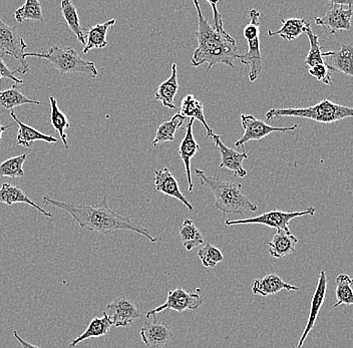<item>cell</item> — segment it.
Here are the masks:
<instances>
[{"instance_id":"obj_1","label":"cell","mask_w":353,"mask_h":348,"mask_svg":"<svg viewBox=\"0 0 353 348\" xmlns=\"http://www.w3.org/2000/svg\"><path fill=\"white\" fill-rule=\"evenodd\" d=\"M213 10V23L204 19L201 12L200 3L194 0V6L198 12V48L194 52L191 63L198 68L208 63L206 72L216 65H226L234 68V61L239 59L236 41L225 30L222 15L217 8L218 2L208 1Z\"/></svg>"},{"instance_id":"obj_2","label":"cell","mask_w":353,"mask_h":348,"mask_svg":"<svg viewBox=\"0 0 353 348\" xmlns=\"http://www.w3.org/2000/svg\"><path fill=\"white\" fill-rule=\"evenodd\" d=\"M43 204L57 207L65 211L72 217V220L79 225L83 230L98 232L107 235L114 231H132L139 233L150 240L157 242V238L152 236L147 229L142 228L134 223L129 217H125L114 212L108 204V196L105 195L101 202L97 205H77L63 201H57L48 196H44Z\"/></svg>"},{"instance_id":"obj_3","label":"cell","mask_w":353,"mask_h":348,"mask_svg":"<svg viewBox=\"0 0 353 348\" xmlns=\"http://www.w3.org/2000/svg\"><path fill=\"white\" fill-rule=\"evenodd\" d=\"M201 183L208 187L215 196L216 209L224 214L256 212L258 207L245 196L240 183L228 182L219 178L208 177L202 170L195 169Z\"/></svg>"},{"instance_id":"obj_4","label":"cell","mask_w":353,"mask_h":348,"mask_svg":"<svg viewBox=\"0 0 353 348\" xmlns=\"http://www.w3.org/2000/svg\"><path fill=\"white\" fill-rule=\"evenodd\" d=\"M281 116H294V118L308 119L315 122L330 124L339 122L344 119L353 118V108L337 105L328 100H323L304 109H272L266 112L265 118L267 121L273 120Z\"/></svg>"},{"instance_id":"obj_5","label":"cell","mask_w":353,"mask_h":348,"mask_svg":"<svg viewBox=\"0 0 353 348\" xmlns=\"http://www.w3.org/2000/svg\"><path fill=\"white\" fill-rule=\"evenodd\" d=\"M24 57L46 59L57 68L61 76L68 74H85L92 78H97L99 76L96 63L94 61L83 59L70 46L61 48L57 45H50L48 50H43L41 52H26Z\"/></svg>"},{"instance_id":"obj_6","label":"cell","mask_w":353,"mask_h":348,"mask_svg":"<svg viewBox=\"0 0 353 348\" xmlns=\"http://www.w3.org/2000/svg\"><path fill=\"white\" fill-rule=\"evenodd\" d=\"M353 1H330V8L324 17H314L315 23L327 34L352 30Z\"/></svg>"},{"instance_id":"obj_7","label":"cell","mask_w":353,"mask_h":348,"mask_svg":"<svg viewBox=\"0 0 353 348\" xmlns=\"http://www.w3.org/2000/svg\"><path fill=\"white\" fill-rule=\"evenodd\" d=\"M28 48L26 41L22 39L17 26H10L4 23L0 17V50H2V57L8 54L13 59L19 61L21 67L17 68V74H26L30 70L28 68L26 52L24 50Z\"/></svg>"},{"instance_id":"obj_8","label":"cell","mask_w":353,"mask_h":348,"mask_svg":"<svg viewBox=\"0 0 353 348\" xmlns=\"http://www.w3.org/2000/svg\"><path fill=\"white\" fill-rule=\"evenodd\" d=\"M315 214L314 207L306 209L299 212H284V211L273 210L270 212L261 214L257 217L246 218V219L240 220H225L226 226L232 225H248L257 224L264 225V226L270 227V228L277 229V230H290L288 225L291 220L295 218L302 217V216H313Z\"/></svg>"},{"instance_id":"obj_9","label":"cell","mask_w":353,"mask_h":348,"mask_svg":"<svg viewBox=\"0 0 353 348\" xmlns=\"http://www.w3.org/2000/svg\"><path fill=\"white\" fill-rule=\"evenodd\" d=\"M202 304L203 298L197 293L186 291L184 288L178 287L175 290H169L167 301L162 305L148 311L145 314V318L154 317L165 310H175L179 314H182L185 310H196Z\"/></svg>"},{"instance_id":"obj_10","label":"cell","mask_w":353,"mask_h":348,"mask_svg":"<svg viewBox=\"0 0 353 348\" xmlns=\"http://www.w3.org/2000/svg\"><path fill=\"white\" fill-rule=\"evenodd\" d=\"M241 123L244 129V135L235 143V147H242L244 150L245 145L250 141H259L266 138L272 133H286L289 131H294L297 129V125L290 127H275L267 125L264 121L256 119L252 114H241Z\"/></svg>"},{"instance_id":"obj_11","label":"cell","mask_w":353,"mask_h":348,"mask_svg":"<svg viewBox=\"0 0 353 348\" xmlns=\"http://www.w3.org/2000/svg\"><path fill=\"white\" fill-rule=\"evenodd\" d=\"M103 312L110 317L116 327H127L141 317L140 311L134 301L125 296L114 299Z\"/></svg>"},{"instance_id":"obj_12","label":"cell","mask_w":353,"mask_h":348,"mask_svg":"<svg viewBox=\"0 0 353 348\" xmlns=\"http://www.w3.org/2000/svg\"><path fill=\"white\" fill-rule=\"evenodd\" d=\"M141 338L147 348H164L173 339L174 334L167 325L156 319H147L140 330Z\"/></svg>"},{"instance_id":"obj_13","label":"cell","mask_w":353,"mask_h":348,"mask_svg":"<svg viewBox=\"0 0 353 348\" xmlns=\"http://www.w3.org/2000/svg\"><path fill=\"white\" fill-rule=\"evenodd\" d=\"M212 139H213L221 155V164L218 169L226 168L233 172L234 176L236 177H246L247 171L243 168V162L248 158L247 152L243 151L242 153H238L235 150L230 149L224 145L220 136L215 135V134L212 136Z\"/></svg>"},{"instance_id":"obj_14","label":"cell","mask_w":353,"mask_h":348,"mask_svg":"<svg viewBox=\"0 0 353 348\" xmlns=\"http://www.w3.org/2000/svg\"><path fill=\"white\" fill-rule=\"evenodd\" d=\"M326 289H327V277H326L325 271L321 270L319 274V284H317L316 289H315L314 294H313L312 299H311L307 325L304 328L303 334L300 337L295 348H302L303 347L306 338L314 327L320 310H321L322 305H323L324 300H325Z\"/></svg>"},{"instance_id":"obj_15","label":"cell","mask_w":353,"mask_h":348,"mask_svg":"<svg viewBox=\"0 0 353 348\" xmlns=\"http://www.w3.org/2000/svg\"><path fill=\"white\" fill-rule=\"evenodd\" d=\"M154 187L157 191L170 196V197L176 198L187 207L190 212H194L193 205L188 201L187 198L183 195L180 187H179L178 181L176 180L175 176L170 172L169 169L161 168L154 171Z\"/></svg>"},{"instance_id":"obj_16","label":"cell","mask_w":353,"mask_h":348,"mask_svg":"<svg viewBox=\"0 0 353 348\" xmlns=\"http://www.w3.org/2000/svg\"><path fill=\"white\" fill-rule=\"evenodd\" d=\"M328 70L341 72L353 78V45H341L339 52H322Z\"/></svg>"},{"instance_id":"obj_17","label":"cell","mask_w":353,"mask_h":348,"mask_svg":"<svg viewBox=\"0 0 353 348\" xmlns=\"http://www.w3.org/2000/svg\"><path fill=\"white\" fill-rule=\"evenodd\" d=\"M194 121L195 120L190 119L189 123L187 124L184 139H183L180 147H179V156L184 163L190 192L193 191L194 188L193 181H192L191 160L195 157L196 154L200 150V145L196 142L193 134Z\"/></svg>"},{"instance_id":"obj_18","label":"cell","mask_w":353,"mask_h":348,"mask_svg":"<svg viewBox=\"0 0 353 348\" xmlns=\"http://www.w3.org/2000/svg\"><path fill=\"white\" fill-rule=\"evenodd\" d=\"M251 290H252L253 294L270 296V295L277 294L278 292L282 291V290L298 291L299 287L286 283L281 277L272 273V274L265 275L261 278L255 279Z\"/></svg>"},{"instance_id":"obj_19","label":"cell","mask_w":353,"mask_h":348,"mask_svg":"<svg viewBox=\"0 0 353 348\" xmlns=\"http://www.w3.org/2000/svg\"><path fill=\"white\" fill-rule=\"evenodd\" d=\"M298 239L290 230H277L272 240L267 243L268 252L274 258L281 259L296 250Z\"/></svg>"},{"instance_id":"obj_20","label":"cell","mask_w":353,"mask_h":348,"mask_svg":"<svg viewBox=\"0 0 353 348\" xmlns=\"http://www.w3.org/2000/svg\"><path fill=\"white\" fill-rule=\"evenodd\" d=\"M10 116L19 125L17 142L19 146L30 147L33 143L37 142V141H41V142L48 143V144H57V139L54 138V136L46 135V134L41 133V132L35 130L34 127L21 123L19 118L15 116L14 111H10Z\"/></svg>"},{"instance_id":"obj_21","label":"cell","mask_w":353,"mask_h":348,"mask_svg":"<svg viewBox=\"0 0 353 348\" xmlns=\"http://www.w3.org/2000/svg\"><path fill=\"white\" fill-rule=\"evenodd\" d=\"M248 43V50L246 54L239 56V61L243 65H249V79L255 81L262 72L263 63H262L261 48H260V37H256Z\"/></svg>"},{"instance_id":"obj_22","label":"cell","mask_w":353,"mask_h":348,"mask_svg":"<svg viewBox=\"0 0 353 348\" xmlns=\"http://www.w3.org/2000/svg\"><path fill=\"white\" fill-rule=\"evenodd\" d=\"M178 92V68H176V63H174L172 65L171 76L167 81L159 85L156 96H154V100L161 101V103L168 109L174 110L176 108V105H174V100H175Z\"/></svg>"},{"instance_id":"obj_23","label":"cell","mask_w":353,"mask_h":348,"mask_svg":"<svg viewBox=\"0 0 353 348\" xmlns=\"http://www.w3.org/2000/svg\"><path fill=\"white\" fill-rule=\"evenodd\" d=\"M0 203L10 205L17 204V203H23V204H28L32 206L35 210L39 211V213L43 214L46 217H52V213L48 212L44 210L39 205L35 204L34 202L24 193L19 187L13 186V185L4 183L0 188Z\"/></svg>"},{"instance_id":"obj_24","label":"cell","mask_w":353,"mask_h":348,"mask_svg":"<svg viewBox=\"0 0 353 348\" xmlns=\"http://www.w3.org/2000/svg\"><path fill=\"white\" fill-rule=\"evenodd\" d=\"M179 114H182L184 118L193 119L197 120L205 127L206 130L207 138H212L214 135L213 131L207 123L204 114V105L202 101L195 99L193 94H187L181 103V109Z\"/></svg>"},{"instance_id":"obj_25","label":"cell","mask_w":353,"mask_h":348,"mask_svg":"<svg viewBox=\"0 0 353 348\" xmlns=\"http://www.w3.org/2000/svg\"><path fill=\"white\" fill-rule=\"evenodd\" d=\"M112 326H114L112 321L110 320V317L103 312V317H94V318L90 320L85 332H83L81 336L74 339V340L70 343V347H77L81 341L87 340V339L97 338V337L107 336Z\"/></svg>"},{"instance_id":"obj_26","label":"cell","mask_w":353,"mask_h":348,"mask_svg":"<svg viewBox=\"0 0 353 348\" xmlns=\"http://www.w3.org/2000/svg\"><path fill=\"white\" fill-rule=\"evenodd\" d=\"M116 24V19H110L107 23H98L96 25L90 28L87 30V43H85V48H83V54H87L90 50H94V48H105L108 46L107 34L109 28H112Z\"/></svg>"},{"instance_id":"obj_27","label":"cell","mask_w":353,"mask_h":348,"mask_svg":"<svg viewBox=\"0 0 353 348\" xmlns=\"http://www.w3.org/2000/svg\"><path fill=\"white\" fill-rule=\"evenodd\" d=\"M61 12L70 32L76 35L79 41H81L83 45H85L87 39H85V32H87V30L81 28V23H79V13H77L76 6H74L70 0H63V1H61Z\"/></svg>"},{"instance_id":"obj_28","label":"cell","mask_w":353,"mask_h":348,"mask_svg":"<svg viewBox=\"0 0 353 348\" xmlns=\"http://www.w3.org/2000/svg\"><path fill=\"white\" fill-rule=\"evenodd\" d=\"M281 23L280 30H276V32L269 30L268 34L270 37L279 35L287 41H294L299 37L305 32L306 26L309 24L305 19H281Z\"/></svg>"},{"instance_id":"obj_29","label":"cell","mask_w":353,"mask_h":348,"mask_svg":"<svg viewBox=\"0 0 353 348\" xmlns=\"http://www.w3.org/2000/svg\"><path fill=\"white\" fill-rule=\"evenodd\" d=\"M41 105V101L30 100L24 96L19 90V85H13L10 89L0 90V107L13 111V109L22 105Z\"/></svg>"},{"instance_id":"obj_30","label":"cell","mask_w":353,"mask_h":348,"mask_svg":"<svg viewBox=\"0 0 353 348\" xmlns=\"http://www.w3.org/2000/svg\"><path fill=\"white\" fill-rule=\"evenodd\" d=\"M184 121V116L178 112L171 120L167 121V122L159 125L158 129H157L156 136H154V140L152 145L157 146L160 143L173 142L175 140L176 130L182 127Z\"/></svg>"},{"instance_id":"obj_31","label":"cell","mask_w":353,"mask_h":348,"mask_svg":"<svg viewBox=\"0 0 353 348\" xmlns=\"http://www.w3.org/2000/svg\"><path fill=\"white\" fill-rule=\"evenodd\" d=\"M179 236L187 251L193 250L194 248L204 243L202 233L200 232L194 222L190 219H186L183 222L182 226L179 230Z\"/></svg>"},{"instance_id":"obj_32","label":"cell","mask_w":353,"mask_h":348,"mask_svg":"<svg viewBox=\"0 0 353 348\" xmlns=\"http://www.w3.org/2000/svg\"><path fill=\"white\" fill-rule=\"evenodd\" d=\"M50 123H52V127H54L55 131L59 133L66 149H68V135L65 134V130L70 129L72 125L68 122V116H65V112H61L59 105H57V99L54 98V96H50Z\"/></svg>"},{"instance_id":"obj_33","label":"cell","mask_w":353,"mask_h":348,"mask_svg":"<svg viewBox=\"0 0 353 348\" xmlns=\"http://www.w3.org/2000/svg\"><path fill=\"white\" fill-rule=\"evenodd\" d=\"M15 21L19 23L26 21H43V8L41 2L37 0H26L23 6L17 8L14 12Z\"/></svg>"},{"instance_id":"obj_34","label":"cell","mask_w":353,"mask_h":348,"mask_svg":"<svg viewBox=\"0 0 353 348\" xmlns=\"http://www.w3.org/2000/svg\"><path fill=\"white\" fill-rule=\"evenodd\" d=\"M304 32L307 35L309 43H310V48H309V52L307 56L305 57L304 63L308 65L309 68H312L317 65H324V59L323 56H322L319 35L314 34L312 28H311L310 24L306 26L305 32Z\"/></svg>"},{"instance_id":"obj_35","label":"cell","mask_w":353,"mask_h":348,"mask_svg":"<svg viewBox=\"0 0 353 348\" xmlns=\"http://www.w3.org/2000/svg\"><path fill=\"white\" fill-rule=\"evenodd\" d=\"M26 160V154L8 158L0 162V178L24 177L23 164Z\"/></svg>"},{"instance_id":"obj_36","label":"cell","mask_w":353,"mask_h":348,"mask_svg":"<svg viewBox=\"0 0 353 348\" xmlns=\"http://www.w3.org/2000/svg\"><path fill=\"white\" fill-rule=\"evenodd\" d=\"M336 295L337 303L333 307L339 305H353V289L352 279L348 275L341 274L336 278Z\"/></svg>"},{"instance_id":"obj_37","label":"cell","mask_w":353,"mask_h":348,"mask_svg":"<svg viewBox=\"0 0 353 348\" xmlns=\"http://www.w3.org/2000/svg\"><path fill=\"white\" fill-rule=\"evenodd\" d=\"M198 256L202 265L206 268H215L224 260L222 251L209 243L205 244L204 247L199 250Z\"/></svg>"},{"instance_id":"obj_38","label":"cell","mask_w":353,"mask_h":348,"mask_svg":"<svg viewBox=\"0 0 353 348\" xmlns=\"http://www.w3.org/2000/svg\"><path fill=\"white\" fill-rule=\"evenodd\" d=\"M260 12L257 10L253 8L249 12V19L250 23L245 26L243 30V37L247 41H252L256 37H260V23H259Z\"/></svg>"},{"instance_id":"obj_39","label":"cell","mask_w":353,"mask_h":348,"mask_svg":"<svg viewBox=\"0 0 353 348\" xmlns=\"http://www.w3.org/2000/svg\"><path fill=\"white\" fill-rule=\"evenodd\" d=\"M309 74L313 78L316 79L320 83L326 85H332V78L330 74V70L325 65H317L309 68Z\"/></svg>"},{"instance_id":"obj_40","label":"cell","mask_w":353,"mask_h":348,"mask_svg":"<svg viewBox=\"0 0 353 348\" xmlns=\"http://www.w3.org/2000/svg\"><path fill=\"white\" fill-rule=\"evenodd\" d=\"M17 70H10L6 63H4L3 57L0 56V79H10V81H14L15 85H23V79L17 78Z\"/></svg>"},{"instance_id":"obj_41","label":"cell","mask_w":353,"mask_h":348,"mask_svg":"<svg viewBox=\"0 0 353 348\" xmlns=\"http://www.w3.org/2000/svg\"><path fill=\"white\" fill-rule=\"evenodd\" d=\"M13 336L15 337V339H17V341H19V345H21L22 348H43L37 347V345H33L32 343L28 342V341L24 340V339H22L21 336H19V332L17 331V330H14L13 331Z\"/></svg>"},{"instance_id":"obj_42","label":"cell","mask_w":353,"mask_h":348,"mask_svg":"<svg viewBox=\"0 0 353 348\" xmlns=\"http://www.w3.org/2000/svg\"><path fill=\"white\" fill-rule=\"evenodd\" d=\"M13 125H2L1 121H0V143H1L2 140V134L4 133V132L8 131V129H10V127H12Z\"/></svg>"},{"instance_id":"obj_43","label":"cell","mask_w":353,"mask_h":348,"mask_svg":"<svg viewBox=\"0 0 353 348\" xmlns=\"http://www.w3.org/2000/svg\"><path fill=\"white\" fill-rule=\"evenodd\" d=\"M352 284H353V278L352 279Z\"/></svg>"}]
</instances>
